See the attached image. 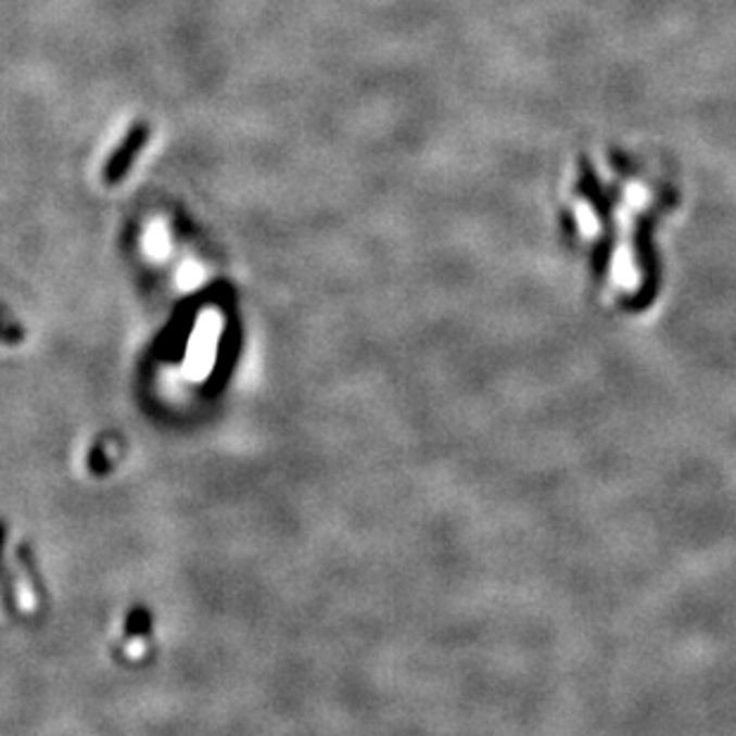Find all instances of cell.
I'll use <instances>...</instances> for the list:
<instances>
[{
	"label": "cell",
	"instance_id": "cell-1",
	"mask_svg": "<svg viewBox=\"0 0 736 736\" xmlns=\"http://www.w3.org/2000/svg\"><path fill=\"white\" fill-rule=\"evenodd\" d=\"M5 522L0 520V604H3L8 616H17V594L15 582L5 566Z\"/></svg>",
	"mask_w": 736,
	"mask_h": 736
},
{
	"label": "cell",
	"instance_id": "cell-2",
	"mask_svg": "<svg viewBox=\"0 0 736 736\" xmlns=\"http://www.w3.org/2000/svg\"><path fill=\"white\" fill-rule=\"evenodd\" d=\"M17 562L22 566L24 574H27V582H29V588H31V594L34 598H43V588H41V580H39V572H36V566H34V556H31V550L27 544H22L17 546Z\"/></svg>",
	"mask_w": 736,
	"mask_h": 736
},
{
	"label": "cell",
	"instance_id": "cell-3",
	"mask_svg": "<svg viewBox=\"0 0 736 736\" xmlns=\"http://www.w3.org/2000/svg\"><path fill=\"white\" fill-rule=\"evenodd\" d=\"M0 343L3 346H20L24 343V329L20 322L12 320V315L0 305Z\"/></svg>",
	"mask_w": 736,
	"mask_h": 736
}]
</instances>
